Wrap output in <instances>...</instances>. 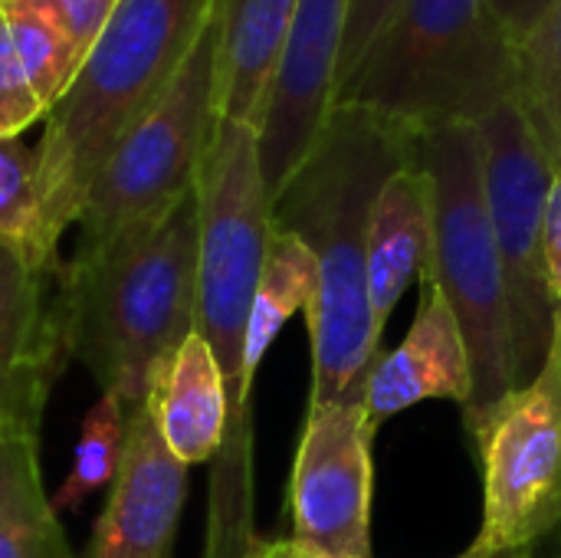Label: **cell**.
<instances>
[{
	"instance_id": "cell-1",
	"label": "cell",
	"mask_w": 561,
	"mask_h": 558,
	"mask_svg": "<svg viewBox=\"0 0 561 558\" xmlns=\"http://www.w3.org/2000/svg\"><path fill=\"white\" fill-rule=\"evenodd\" d=\"M421 135L401 118L339 102L306 161L273 197V227L302 240L319 263V289L306 309L309 405H365L381 358V329L368 296L371 207L388 178L417 161Z\"/></svg>"
},
{
	"instance_id": "cell-2",
	"label": "cell",
	"mask_w": 561,
	"mask_h": 558,
	"mask_svg": "<svg viewBox=\"0 0 561 558\" xmlns=\"http://www.w3.org/2000/svg\"><path fill=\"white\" fill-rule=\"evenodd\" d=\"M270 210L256 128L220 118L197 171L194 332L214 352L227 385V437L210 474L207 558H237L260 539L253 533V385L247 382L243 358L273 230Z\"/></svg>"
},
{
	"instance_id": "cell-3",
	"label": "cell",
	"mask_w": 561,
	"mask_h": 558,
	"mask_svg": "<svg viewBox=\"0 0 561 558\" xmlns=\"http://www.w3.org/2000/svg\"><path fill=\"white\" fill-rule=\"evenodd\" d=\"M197 187L161 220L135 224L66 263L69 352L102 395L128 414L194 332L197 309Z\"/></svg>"
},
{
	"instance_id": "cell-4",
	"label": "cell",
	"mask_w": 561,
	"mask_h": 558,
	"mask_svg": "<svg viewBox=\"0 0 561 558\" xmlns=\"http://www.w3.org/2000/svg\"><path fill=\"white\" fill-rule=\"evenodd\" d=\"M217 0H118L36 145V247L59 260L62 234L122 135L164 95Z\"/></svg>"
},
{
	"instance_id": "cell-5",
	"label": "cell",
	"mask_w": 561,
	"mask_h": 558,
	"mask_svg": "<svg viewBox=\"0 0 561 558\" xmlns=\"http://www.w3.org/2000/svg\"><path fill=\"white\" fill-rule=\"evenodd\" d=\"M510 99H519V39L490 0H401L335 105H365L431 132L477 125Z\"/></svg>"
},
{
	"instance_id": "cell-6",
	"label": "cell",
	"mask_w": 561,
	"mask_h": 558,
	"mask_svg": "<svg viewBox=\"0 0 561 558\" xmlns=\"http://www.w3.org/2000/svg\"><path fill=\"white\" fill-rule=\"evenodd\" d=\"M421 168L431 181L434 217L424 273L447 296L467 339L473 395L463 408V424L470 431L513 391L506 280L483 187L477 125L454 122L424 132Z\"/></svg>"
},
{
	"instance_id": "cell-7",
	"label": "cell",
	"mask_w": 561,
	"mask_h": 558,
	"mask_svg": "<svg viewBox=\"0 0 561 558\" xmlns=\"http://www.w3.org/2000/svg\"><path fill=\"white\" fill-rule=\"evenodd\" d=\"M217 39L220 10L187 53L164 95L122 135L102 164L79 227L82 247L112 234L161 220L197 187V171L217 128Z\"/></svg>"
},
{
	"instance_id": "cell-8",
	"label": "cell",
	"mask_w": 561,
	"mask_h": 558,
	"mask_svg": "<svg viewBox=\"0 0 561 558\" xmlns=\"http://www.w3.org/2000/svg\"><path fill=\"white\" fill-rule=\"evenodd\" d=\"M483 520L457 558H536L561 529V316L542 372L473 428Z\"/></svg>"
},
{
	"instance_id": "cell-9",
	"label": "cell",
	"mask_w": 561,
	"mask_h": 558,
	"mask_svg": "<svg viewBox=\"0 0 561 558\" xmlns=\"http://www.w3.org/2000/svg\"><path fill=\"white\" fill-rule=\"evenodd\" d=\"M477 135L490 220L506 280L516 391L542 372L561 316L542 253L546 201L556 178V161L549 158L519 99H510L483 115L477 122Z\"/></svg>"
},
{
	"instance_id": "cell-10",
	"label": "cell",
	"mask_w": 561,
	"mask_h": 558,
	"mask_svg": "<svg viewBox=\"0 0 561 558\" xmlns=\"http://www.w3.org/2000/svg\"><path fill=\"white\" fill-rule=\"evenodd\" d=\"M371 444L365 405H309L289 480V539L299 549L371 558Z\"/></svg>"
},
{
	"instance_id": "cell-11",
	"label": "cell",
	"mask_w": 561,
	"mask_h": 558,
	"mask_svg": "<svg viewBox=\"0 0 561 558\" xmlns=\"http://www.w3.org/2000/svg\"><path fill=\"white\" fill-rule=\"evenodd\" d=\"M69 358L66 263L0 240V441L39 437Z\"/></svg>"
},
{
	"instance_id": "cell-12",
	"label": "cell",
	"mask_w": 561,
	"mask_h": 558,
	"mask_svg": "<svg viewBox=\"0 0 561 558\" xmlns=\"http://www.w3.org/2000/svg\"><path fill=\"white\" fill-rule=\"evenodd\" d=\"M348 3L352 0H299L293 13L256 128L260 168L270 201L306 161L325 118L335 109Z\"/></svg>"
},
{
	"instance_id": "cell-13",
	"label": "cell",
	"mask_w": 561,
	"mask_h": 558,
	"mask_svg": "<svg viewBox=\"0 0 561 558\" xmlns=\"http://www.w3.org/2000/svg\"><path fill=\"white\" fill-rule=\"evenodd\" d=\"M187 500V467L168 451L148 405L131 411L118 477L85 558H168Z\"/></svg>"
},
{
	"instance_id": "cell-14",
	"label": "cell",
	"mask_w": 561,
	"mask_h": 558,
	"mask_svg": "<svg viewBox=\"0 0 561 558\" xmlns=\"http://www.w3.org/2000/svg\"><path fill=\"white\" fill-rule=\"evenodd\" d=\"M473 395V372L463 329L447 303V296L434 286L427 273H421V299L414 322L404 342L394 352H381L368 388H365V414L368 428H378L431 398H447L467 408Z\"/></svg>"
},
{
	"instance_id": "cell-15",
	"label": "cell",
	"mask_w": 561,
	"mask_h": 558,
	"mask_svg": "<svg viewBox=\"0 0 561 558\" xmlns=\"http://www.w3.org/2000/svg\"><path fill=\"white\" fill-rule=\"evenodd\" d=\"M431 181L421 168V155L414 164L394 171L381 187L371 224H368V296L378 329L385 332L401 293L411 280L424 273L431 260Z\"/></svg>"
},
{
	"instance_id": "cell-16",
	"label": "cell",
	"mask_w": 561,
	"mask_h": 558,
	"mask_svg": "<svg viewBox=\"0 0 561 558\" xmlns=\"http://www.w3.org/2000/svg\"><path fill=\"white\" fill-rule=\"evenodd\" d=\"M299 0H217V118L260 128Z\"/></svg>"
},
{
	"instance_id": "cell-17",
	"label": "cell",
	"mask_w": 561,
	"mask_h": 558,
	"mask_svg": "<svg viewBox=\"0 0 561 558\" xmlns=\"http://www.w3.org/2000/svg\"><path fill=\"white\" fill-rule=\"evenodd\" d=\"M148 408L168 451L184 464H214L227 437V385L207 342L191 332L151 385Z\"/></svg>"
},
{
	"instance_id": "cell-18",
	"label": "cell",
	"mask_w": 561,
	"mask_h": 558,
	"mask_svg": "<svg viewBox=\"0 0 561 558\" xmlns=\"http://www.w3.org/2000/svg\"><path fill=\"white\" fill-rule=\"evenodd\" d=\"M0 558H76L43 490L39 437L0 441Z\"/></svg>"
},
{
	"instance_id": "cell-19",
	"label": "cell",
	"mask_w": 561,
	"mask_h": 558,
	"mask_svg": "<svg viewBox=\"0 0 561 558\" xmlns=\"http://www.w3.org/2000/svg\"><path fill=\"white\" fill-rule=\"evenodd\" d=\"M319 289V263L312 250L296 240L286 230H270V247L250 312V329H247V382L253 385L260 362L266 358L270 345L276 342L279 329L299 312L309 309L312 296Z\"/></svg>"
},
{
	"instance_id": "cell-20",
	"label": "cell",
	"mask_w": 561,
	"mask_h": 558,
	"mask_svg": "<svg viewBox=\"0 0 561 558\" xmlns=\"http://www.w3.org/2000/svg\"><path fill=\"white\" fill-rule=\"evenodd\" d=\"M519 102L561 168V0H549L536 26L519 39Z\"/></svg>"
},
{
	"instance_id": "cell-21",
	"label": "cell",
	"mask_w": 561,
	"mask_h": 558,
	"mask_svg": "<svg viewBox=\"0 0 561 558\" xmlns=\"http://www.w3.org/2000/svg\"><path fill=\"white\" fill-rule=\"evenodd\" d=\"M128 408L115 395H99V401L89 408L82 421V434L76 441L72 467L59 490L49 497L53 513L79 506L85 497H92L102 487H112L122 467L125 437H128Z\"/></svg>"
},
{
	"instance_id": "cell-22",
	"label": "cell",
	"mask_w": 561,
	"mask_h": 558,
	"mask_svg": "<svg viewBox=\"0 0 561 558\" xmlns=\"http://www.w3.org/2000/svg\"><path fill=\"white\" fill-rule=\"evenodd\" d=\"M3 16H7L13 53H16L33 92L39 95V102L46 105V115H49V109L72 86L82 59L72 49V43L39 13H33L26 7H3Z\"/></svg>"
},
{
	"instance_id": "cell-23",
	"label": "cell",
	"mask_w": 561,
	"mask_h": 558,
	"mask_svg": "<svg viewBox=\"0 0 561 558\" xmlns=\"http://www.w3.org/2000/svg\"><path fill=\"white\" fill-rule=\"evenodd\" d=\"M0 240L36 247V148L0 138ZM46 257V253H43Z\"/></svg>"
},
{
	"instance_id": "cell-24",
	"label": "cell",
	"mask_w": 561,
	"mask_h": 558,
	"mask_svg": "<svg viewBox=\"0 0 561 558\" xmlns=\"http://www.w3.org/2000/svg\"><path fill=\"white\" fill-rule=\"evenodd\" d=\"M46 118V105L33 92L7 30V16L0 7V138H20L33 122Z\"/></svg>"
},
{
	"instance_id": "cell-25",
	"label": "cell",
	"mask_w": 561,
	"mask_h": 558,
	"mask_svg": "<svg viewBox=\"0 0 561 558\" xmlns=\"http://www.w3.org/2000/svg\"><path fill=\"white\" fill-rule=\"evenodd\" d=\"M115 3L118 0H0V7H26L43 20H49L72 43L82 62L92 43L99 39L102 26L108 23Z\"/></svg>"
},
{
	"instance_id": "cell-26",
	"label": "cell",
	"mask_w": 561,
	"mask_h": 558,
	"mask_svg": "<svg viewBox=\"0 0 561 558\" xmlns=\"http://www.w3.org/2000/svg\"><path fill=\"white\" fill-rule=\"evenodd\" d=\"M401 0H352L348 3V30H345V49H342V69H339V86L348 79V72L358 66L365 49L371 46L375 33L388 20V13Z\"/></svg>"
},
{
	"instance_id": "cell-27",
	"label": "cell",
	"mask_w": 561,
	"mask_h": 558,
	"mask_svg": "<svg viewBox=\"0 0 561 558\" xmlns=\"http://www.w3.org/2000/svg\"><path fill=\"white\" fill-rule=\"evenodd\" d=\"M542 253H546V273L552 296L561 306V168L552 178L549 201H546V224H542Z\"/></svg>"
},
{
	"instance_id": "cell-28",
	"label": "cell",
	"mask_w": 561,
	"mask_h": 558,
	"mask_svg": "<svg viewBox=\"0 0 561 558\" xmlns=\"http://www.w3.org/2000/svg\"><path fill=\"white\" fill-rule=\"evenodd\" d=\"M490 3H493L496 16L510 26V33L516 39H523L536 26L542 10L549 7V0H490Z\"/></svg>"
},
{
	"instance_id": "cell-29",
	"label": "cell",
	"mask_w": 561,
	"mask_h": 558,
	"mask_svg": "<svg viewBox=\"0 0 561 558\" xmlns=\"http://www.w3.org/2000/svg\"><path fill=\"white\" fill-rule=\"evenodd\" d=\"M279 539H256L247 553H240L237 558H276Z\"/></svg>"
},
{
	"instance_id": "cell-30",
	"label": "cell",
	"mask_w": 561,
	"mask_h": 558,
	"mask_svg": "<svg viewBox=\"0 0 561 558\" xmlns=\"http://www.w3.org/2000/svg\"><path fill=\"white\" fill-rule=\"evenodd\" d=\"M276 558H322V556H312V553H306V549H299L293 539H279V549H276Z\"/></svg>"
},
{
	"instance_id": "cell-31",
	"label": "cell",
	"mask_w": 561,
	"mask_h": 558,
	"mask_svg": "<svg viewBox=\"0 0 561 558\" xmlns=\"http://www.w3.org/2000/svg\"><path fill=\"white\" fill-rule=\"evenodd\" d=\"M552 558H561V529H559V549H556V556Z\"/></svg>"
}]
</instances>
